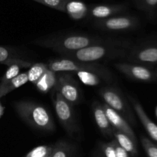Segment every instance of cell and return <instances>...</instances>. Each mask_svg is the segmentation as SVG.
<instances>
[{"mask_svg": "<svg viewBox=\"0 0 157 157\" xmlns=\"http://www.w3.org/2000/svg\"><path fill=\"white\" fill-rule=\"evenodd\" d=\"M54 106L57 117L67 133L73 137L79 135L80 128L75 116L73 106L63 99L56 91Z\"/></svg>", "mask_w": 157, "mask_h": 157, "instance_id": "6", "label": "cell"}, {"mask_svg": "<svg viewBox=\"0 0 157 157\" xmlns=\"http://www.w3.org/2000/svg\"><path fill=\"white\" fill-rule=\"evenodd\" d=\"M48 69V64H44V63L33 64L29 68V70L27 72L28 79L32 84L35 85L37 82L45 73Z\"/></svg>", "mask_w": 157, "mask_h": 157, "instance_id": "19", "label": "cell"}, {"mask_svg": "<svg viewBox=\"0 0 157 157\" xmlns=\"http://www.w3.org/2000/svg\"><path fill=\"white\" fill-rule=\"evenodd\" d=\"M139 9L147 12H151L157 6V0H137Z\"/></svg>", "mask_w": 157, "mask_h": 157, "instance_id": "27", "label": "cell"}, {"mask_svg": "<svg viewBox=\"0 0 157 157\" xmlns=\"http://www.w3.org/2000/svg\"><path fill=\"white\" fill-rule=\"evenodd\" d=\"M21 66L16 64L9 66L8 69L6 70V72H5L3 76L2 77L1 79H0V84H3V83H7L9 80L12 79L13 78L16 77L17 75L20 73V69H21Z\"/></svg>", "mask_w": 157, "mask_h": 157, "instance_id": "24", "label": "cell"}, {"mask_svg": "<svg viewBox=\"0 0 157 157\" xmlns=\"http://www.w3.org/2000/svg\"><path fill=\"white\" fill-rule=\"evenodd\" d=\"M99 94L104 103L122 115L131 126H136V114L130 106L127 97L123 95L122 92L114 87H104L99 91Z\"/></svg>", "mask_w": 157, "mask_h": 157, "instance_id": "5", "label": "cell"}, {"mask_svg": "<svg viewBox=\"0 0 157 157\" xmlns=\"http://www.w3.org/2000/svg\"><path fill=\"white\" fill-rule=\"evenodd\" d=\"M156 114H157V109H156Z\"/></svg>", "mask_w": 157, "mask_h": 157, "instance_id": "32", "label": "cell"}, {"mask_svg": "<svg viewBox=\"0 0 157 157\" xmlns=\"http://www.w3.org/2000/svg\"><path fill=\"white\" fill-rule=\"evenodd\" d=\"M114 67L121 73L132 79L142 82H153L157 79L156 72L143 65L131 62H117Z\"/></svg>", "mask_w": 157, "mask_h": 157, "instance_id": "9", "label": "cell"}, {"mask_svg": "<svg viewBox=\"0 0 157 157\" xmlns=\"http://www.w3.org/2000/svg\"><path fill=\"white\" fill-rule=\"evenodd\" d=\"M48 69L55 72H75L80 71L90 72L97 74L104 81L110 83L113 80V75L107 68L98 62H83L66 58H56L48 64Z\"/></svg>", "mask_w": 157, "mask_h": 157, "instance_id": "4", "label": "cell"}, {"mask_svg": "<svg viewBox=\"0 0 157 157\" xmlns=\"http://www.w3.org/2000/svg\"><path fill=\"white\" fill-rule=\"evenodd\" d=\"M156 74H157V69H156Z\"/></svg>", "mask_w": 157, "mask_h": 157, "instance_id": "31", "label": "cell"}, {"mask_svg": "<svg viewBox=\"0 0 157 157\" xmlns=\"http://www.w3.org/2000/svg\"><path fill=\"white\" fill-rule=\"evenodd\" d=\"M41 5L64 12V7L68 0H32Z\"/></svg>", "mask_w": 157, "mask_h": 157, "instance_id": "23", "label": "cell"}, {"mask_svg": "<svg viewBox=\"0 0 157 157\" xmlns=\"http://www.w3.org/2000/svg\"><path fill=\"white\" fill-rule=\"evenodd\" d=\"M127 9L125 4L96 5L88 9L87 15L96 20L104 19L122 13Z\"/></svg>", "mask_w": 157, "mask_h": 157, "instance_id": "13", "label": "cell"}, {"mask_svg": "<svg viewBox=\"0 0 157 157\" xmlns=\"http://www.w3.org/2000/svg\"><path fill=\"white\" fill-rule=\"evenodd\" d=\"M71 146L64 141H58L52 148L51 157H68Z\"/></svg>", "mask_w": 157, "mask_h": 157, "instance_id": "21", "label": "cell"}, {"mask_svg": "<svg viewBox=\"0 0 157 157\" xmlns=\"http://www.w3.org/2000/svg\"><path fill=\"white\" fill-rule=\"evenodd\" d=\"M51 154H52V152H51L50 153H48V155H46L45 156H44V157H51Z\"/></svg>", "mask_w": 157, "mask_h": 157, "instance_id": "30", "label": "cell"}, {"mask_svg": "<svg viewBox=\"0 0 157 157\" xmlns=\"http://www.w3.org/2000/svg\"><path fill=\"white\" fill-rule=\"evenodd\" d=\"M14 58L17 57L15 56L12 49L4 46H0V63L6 65L7 62Z\"/></svg>", "mask_w": 157, "mask_h": 157, "instance_id": "26", "label": "cell"}, {"mask_svg": "<svg viewBox=\"0 0 157 157\" xmlns=\"http://www.w3.org/2000/svg\"><path fill=\"white\" fill-rule=\"evenodd\" d=\"M76 73L81 81L87 86H97V85H99L103 80L101 76L94 72L80 71V72H77Z\"/></svg>", "mask_w": 157, "mask_h": 157, "instance_id": "20", "label": "cell"}, {"mask_svg": "<svg viewBox=\"0 0 157 157\" xmlns=\"http://www.w3.org/2000/svg\"><path fill=\"white\" fill-rule=\"evenodd\" d=\"M102 105L112 127L114 129H117V130L128 135L135 143H137L136 135H135V132L132 128L131 125L122 115H120L118 112L111 109L107 104L103 103Z\"/></svg>", "mask_w": 157, "mask_h": 157, "instance_id": "10", "label": "cell"}, {"mask_svg": "<svg viewBox=\"0 0 157 157\" xmlns=\"http://www.w3.org/2000/svg\"><path fill=\"white\" fill-rule=\"evenodd\" d=\"M129 47L117 44H100L61 54L63 58L73 59L83 62H98L105 59L125 58Z\"/></svg>", "mask_w": 157, "mask_h": 157, "instance_id": "2", "label": "cell"}, {"mask_svg": "<svg viewBox=\"0 0 157 157\" xmlns=\"http://www.w3.org/2000/svg\"><path fill=\"white\" fill-rule=\"evenodd\" d=\"M56 82V72L48 69L46 71L45 73L42 75V77L37 82L35 86L40 92H43V93H47L51 89L55 88Z\"/></svg>", "mask_w": 157, "mask_h": 157, "instance_id": "18", "label": "cell"}, {"mask_svg": "<svg viewBox=\"0 0 157 157\" xmlns=\"http://www.w3.org/2000/svg\"><path fill=\"white\" fill-rule=\"evenodd\" d=\"M127 99H128L129 102L131 104L135 114L138 117L140 123H142L144 129H146L150 138L154 140L157 143V125L154 122L150 119V117L148 116L147 112L144 110L142 105L140 104V103L136 99L131 96V95H128Z\"/></svg>", "mask_w": 157, "mask_h": 157, "instance_id": "12", "label": "cell"}, {"mask_svg": "<svg viewBox=\"0 0 157 157\" xmlns=\"http://www.w3.org/2000/svg\"><path fill=\"white\" fill-rule=\"evenodd\" d=\"M112 145L115 149V153H116V157H130V155L124 149L121 147L117 142L113 139L111 141Z\"/></svg>", "mask_w": 157, "mask_h": 157, "instance_id": "29", "label": "cell"}, {"mask_svg": "<svg viewBox=\"0 0 157 157\" xmlns=\"http://www.w3.org/2000/svg\"><path fill=\"white\" fill-rule=\"evenodd\" d=\"M53 146H38L37 147L34 148L32 150H31L25 157H44L46 155L50 153L52 151Z\"/></svg>", "mask_w": 157, "mask_h": 157, "instance_id": "25", "label": "cell"}, {"mask_svg": "<svg viewBox=\"0 0 157 157\" xmlns=\"http://www.w3.org/2000/svg\"><path fill=\"white\" fill-rule=\"evenodd\" d=\"M139 25L137 18L131 15L112 16L104 19L96 20L94 26L105 32H126L133 30Z\"/></svg>", "mask_w": 157, "mask_h": 157, "instance_id": "7", "label": "cell"}, {"mask_svg": "<svg viewBox=\"0 0 157 157\" xmlns=\"http://www.w3.org/2000/svg\"><path fill=\"white\" fill-rule=\"evenodd\" d=\"M125 58L136 64H155L157 63V47L148 46L133 49L128 51Z\"/></svg>", "mask_w": 157, "mask_h": 157, "instance_id": "11", "label": "cell"}, {"mask_svg": "<svg viewBox=\"0 0 157 157\" xmlns=\"http://www.w3.org/2000/svg\"><path fill=\"white\" fill-rule=\"evenodd\" d=\"M15 109L20 118L34 129L44 132L55 129L52 115L41 105L32 101H19L15 103Z\"/></svg>", "mask_w": 157, "mask_h": 157, "instance_id": "3", "label": "cell"}, {"mask_svg": "<svg viewBox=\"0 0 157 157\" xmlns=\"http://www.w3.org/2000/svg\"><path fill=\"white\" fill-rule=\"evenodd\" d=\"M37 46L53 50L59 55L75 52L87 46L100 44H117L130 47V42L124 40L85 35V34H66L54 35L40 38L33 42Z\"/></svg>", "mask_w": 157, "mask_h": 157, "instance_id": "1", "label": "cell"}, {"mask_svg": "<svg viewBox=\"0 0 157 157\" xmlns=\"http://www.w3.org/2000/svg\"><path fill=\"white\" fill-rule=\"evenodd\" d=\"M55 90L72 106L78 104L81 101V89L78 86V83L71 74L62 73L57 75Z\"/></svg>", "mask_w": 157, "mask_h": 157, "instance_id": "8", "label": "cell"}, {"mask_svg": "<svg viewBox=\"0 0 157 157\" xmlns=\"http://www.w3.org/2000/svg\"><path fill=\"white\" fill-rule=\"evenodd\" d=\"M92 109L95 123L101 133L107 137H113V128L109 122L103 105L98 102H94L92 106Z\"/></svg>", "mask_w": 157, "mask_h": 157, "instance_id": "14", "label": "cell"}, {"mask_svg": "<svg viewBox=\"0 0 157 157\" xmlns=\"http://www.w3.org/2000/svg\"><path fill=\"white\" fill-rule=\"evenodd\" d=\"M29 82L27 72L19 73L16 77L3 84H0V98L5 96L9 92L21 87Z\"/></svg>", "mask_w": 157, "mask_h": 157, "instance_id": "17", "label": "cell"}, {"mask_svg": "<svg viewBox=\"0 0 157 157\" xmlns=\"http://www.w3.org/2000/svg\"><path fill=\"white\" fill-rule=\"evenodd\" d=\"M141 144L148 157H157V145L144 135L140 136Z\"/></svg>", "mask_w": 157, "mask_h": 157, "instance_id": "22", "label": "cell"}, {"mask_svg": "<svg viewBox=\"0 0 157 157\" xmlns=\"http://www.w3.org/2000/svg\"><path fill=\"white\" fill-rule=\"evenodd\" d=\"M64 12L72 19L81 20L88 14V7L80 0H68L64 7Z\"/></svg>", "mask_w": 157, "mask_h": 157, "instance_id": "15", "label": "cell"}, {"mask_svg": "<svg viewBox=\"0 0 157 157\" xmlns=\"http://www.w3.org/2000/svg\"><path fill=\"white\" fill-rule=\"evenodd\" d=\"M100 147H101V150H102L105 157H116L115 149L113 148V145H112L111 142L101 143Z\"/></svg>", "mask_w": 157, "mask_h": 157, "instance_id": "28", "label": "cell"}, {"mask_svg": "<svg viewBox=\"0 0 157 157\" xmlns=\"http://www.w3.org/2000/svg\"><path fill=\"white\" fill-rule=\"evenodd\" d=\"M113 137H114V139L117 142L118 144L121 147L124 148L131 156H137L138 150L136 147V143H135L128 135L113 129Z\"/></svg>", "mask_w": 157, "mask_h": 157, "instance_id": "16", "label": "cell"}]
</instances>
